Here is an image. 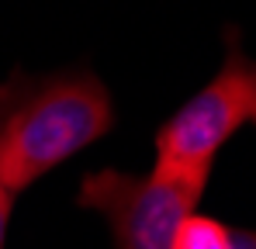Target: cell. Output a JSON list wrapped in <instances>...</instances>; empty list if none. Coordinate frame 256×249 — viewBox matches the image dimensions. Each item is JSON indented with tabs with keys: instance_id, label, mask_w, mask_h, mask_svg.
Wrapping results in <instances>:
<instances>
[{
	"instance_id": "obj_3",
	"label": "cell",
	"mask_w": 256,
	"mask_h": 249,
	"mask_svg": "<svg viewBox=\"0 0 256 249\" xmlns=\"http://www.w3.org/2000/svg\"><path fill=\"white\" fill-rule=\"evenodd\" d=\"M208 176L187 173H86L76 201L108 218L118 249H170L176 228L204 194Z\"/></svg>"
},
{
	"instance_id": "obj_7",
	"label": "cell",
	"mask_w": 256,
	"mask_h": 249,
	"mask_svg": "<svg viewBox=\"0 0 256 249\" xmlns=\"http://www.w3.org/2000/svg\"><path fill=\"white\" fill-rule=\"evenodd\" d=\"M253 122H256V118H253Z\"/></svg>"
},
{
	"instance_id": "obj_4",
	"label": "cell",
	"mask_w": 256,
	"mask_h": 249,
	"mask_svg": "<svg viewBox=\"0 0 256 249\" xmlns=\"http://www.w3.org/2000/svg\"><path fill=\"white\" fill-rule=\"evenodd\" d=\"M170 249H232V228L208 214H187Z\"/></svg>"
},
{
	"instance_id": "obj_2",
	"label": "cell",
	"mask_w": 256,
	"mask_h": 249,
	"mask_svg": "<svg viewBox=\"0 0 256 249\" xmlns=\"http://www.w3.org/2000/svg\"><path fill=\"white\" fill-rule=\"evenodd\" d=\"M256 118V59L228 45L222 70L156 132V170L208 176L222 146Z\"/></svg>"
},
{
	"instance_id": "obj_6",
	"label": "cell",
	"mask_w": 256,
	"mask_h": 249,
	"mask_svg": "<svg viewBox=\"0 0 256 249\" xmlns=\"http://www.w3.org/2000/svg\"><path fill=\"white\" fill-rule=\"evenodd\" d=\"M7 218H10V194L0 187V249H4V239H7Z\"/></svg>"
},
{
	"instance_id": "obj_1",
	"label": "cell",
	"mask_w": 256,
	"mask_h": 249,
	"mask_svg": "<svg viewBox=\"0 0 256 249\" xmlns=\"http://www.w3.org/2000/svg\"><path fill=\"white\" fill-rule=\"evenodd\" d=\"M108 86L94 73L14 76L0 86V187L14 198L111 132Z\"/></svg>"
},
{
	"instance_id": "obj_5",
	"label": "cell",
	"mask_w": 256,
	"mask_h": 249,
	"mask_svg": "<svg viewBox=\"0 0 256 249\" xmlns=\"http://www.w3.org/2000/svg\"><path fill=\"white\" fill-rule=\"evenodd\" d=\"M232 249H256L253 228H232Z\"/></svg>"
}]
</instances>
